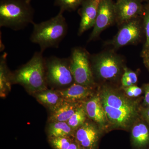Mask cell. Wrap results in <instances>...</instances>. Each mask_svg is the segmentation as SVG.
<instances>
[{
  "instance_id": "23",
  "label": "cell",
  "mask_w": 149,
  "mask_h": 149,
  "mask_svg": "<svg viewBox=\"0 0 149 149\" xmlns=\"http://www.w3.org/2000/svg\"><path fill=\"white\" fill-rule=\"evenodd\" d=\"M138 76L135 72L125 67L121 77V83L123 88L135 85L138 81Z\"/></svg>"
},
{
  "instance_id": "20",
  "label": "cell",
  "mask_w": 149,
  "mask_h": 149,
  "mask_svg": "<svg viewBox=\"0 0 149 149\" xmlns=\"http://www.w3.org/2000/svg\"><path fill=\"white\" fill-rule=\"evenodd\" d=\"M87 116V114L83 106H79L74 114L67 121V123L75 131L84 124Z\"/></svg>"
},
{
  "instance_id": "16",
  "label": "cell",
  "mask_w": 149,
  "mask_h": 149,
  "mask_svg": "<svg viewBox=\"0 0 149 149\" xmlns=\"http://www.w3.org/2000/svg\"><path fill=\"white\" fill-rule=\"evenodd\" d=\"M131 142L133 146L142 148L149 144V129L146 124L139 123L134 125L131 131Z\"/></svg>"
},
{
  "instance_id": "7",
  "label": "cell",
  "mask_w": 149,
  "mask_h": 149,
  "mask_svg": "<svg viewBox=\"0 0 149 149\" xmlns=\"http://www.w3.org/2000/svg\"><path fill=\"white\" fill-rule=\"evenodd\" d=\"M119 28L117 34L111 40L104 42V45L110 46L114 50L125 46L137 45L145 35L142 16L125 22Z\"/></svg>"
},
{
  "instance_id": "19",
  "label": "cell",
  "mask_w": 149,
  "mask_h": 149,
  "mask_svg": "<svg viewBox=\"0 0 149 149\" xmlns=\"http://www.w3.org/2000/svg\"><path fill=\"white\" fill-rule=\"evenodd\" d=\"M74 131L67 122L56 121L49 124L48 134L49 139L58 137H70L73 136Z\"/></svg>"
},
{
  "instance_id": "12",
  "label": "cell",
  "mask_w": 149,
  "mask_h": 149,
  "mask_svg": "<svg viewBox=\"0 0 149 149\" xmlns=\"http://www.w3.org/2000/svg\"><path fill=\"white\" fill-rule=\"evenodd\" d=\"M75 141L85 149H96L100 137V132L95 125L85 122L74 133Z\"/></svg>"
},
{
  "instance_id": "9",
  "label": "cell",
  "mask_w": 149,
  "mask_h": 149,
  "mask_svg": "<svg viewBox=\"0 0 149 149\" xmlns=\"http://www.w3.org/2000/svg\"><path fill=\"white\" fill-rule=\"evenodd\" d=\"M116 23L114 3L113 0H102L93 30L88 42L97 39L105 29Z\"/></svg>"
},
{
  "instance_id": "2",
  "label": "cell",
  "mask_w": 149,
  "mask_h": 149,
  "mask_svg": "<svg viewBox=\"0 0 149 149\" xmlns=\"http://www.w3.org/2000/svg\"><path fill=\"white\" fill-rule=\"evenodd\" d=\"M63 12L60 10L58 14L52 18L40 23H33L30 40L39 45L42 52L48 48H58L66 36L68 27Z\"/></svg>"
},
{
  "instance_id": "30",
  "label": "cell",
  "mask_w": 149,
  "mask_h": 149,
  "mask_svg": "<svg viewBox=\"0 0 149 149\" xmlns=\"http://www.w3.org/2000/svg\"><path fill=\"white\" fill-rule=\"evenodd\" d=\"M141 1H143V2H145L146 3V4H148L149 5V0H141Z\"/></svg>"
},
{
  "instance_id": "21",
  "label": "cell",
  "mask_w": 149,
  "mask_h": 149,
  "mask_svg": "<svg viewBox=\"0 0 149 149\" xmlns=\"http://www.w3.org/2000/svg\"><path fill=\"white\" fill-rule=\"evenodd\" d=\"M142 17L146 37V40L141 52V56L143 58L149 55V5L148 4L144 5V12Z\"/></svg>"
},
{
  "instance_id": "5",
  "label": "cell",
  "mask_w": 149,
  "mask_h": 149,
  "mask_svg": "<svg viewBox=\"0 0 149 149\" xmlns=\"http://www.w3.org/2000/svg\"><path fill=\"white\" fill-rule=\"evenodd\" d=\"M115 51L111 49L91 55L93 75L100 80H114L123 74V59Z\"/></svg>"
},
{
  "instance_id": "32",
  "label": "cell",
  "mask_w": 149,
  "mask_h": 149,
  "mask_svg": "<svg viewBox=\"0 0 149 149\" xmlns=\"http://www.w3.org/2000/svg\"><path fill=\"white\" fill-rule=\"evenodd\" d=\"M27 1H28L29 2H31V0H27Z\"/></svg>"
},
{
  "instance_id": "28",
  "label": "cell",
  "mask_w": 149,
  "mask_h": 149,
  "mask_svg": "<svg viewBox=\"0 0 149 149\" xmlns=\"http://www.w3.org/2000/svg\"><path fill=\"white\" fill-rule=\"evenodd\" d=\"M67 149H80V145L75 140L73 141Z\"/></svg>"
},
{
  "instance_id": "24",
  "label": "cell",
  "mask_w": 149,
  "mask_h": 149,
  "mask_svg": "<svg viewBox=\"0 0 149 149\" xmlns=\"http://www.w3.org/2000/svg\"><path fill=\"white\" fill-rule=\"evenodd\" d=\"M72 141L70 137H58L49 139L50 143L54 149H67Z\"/></svg>"
},
{
  "instance_id": "18",
  "label": "cell",
  "mask_w": 149,
  "mask_h": 149,
  "mask_svg": "<svg viewBox=\"0 0 149 149\" xmlns=\"http://www.w3.org/2000/svg\"><path fill=\"white\" fill-rule=\"evenodd\" d=\"M7 54L4 52L0 58V93L1 97L5 95L7 91H10L12 75L9 71L6 64Z\"/></svg>"
},
{
  "instance_id": "14",
  "label": "cell",
  "mask_w": 149,
  "mask_h": 149,
  "mask_svg": "<svg viewBox=\"0 0 149 149\" xmlns=\"http://www.w3.org/2000/svg\"><path fill=\"white\" fill-rule=\"evenodd\" d=\"M64 101L77 103L88 97L91 94V87L74 83L66 89L58 91Z\"/></svg>"
},
{
  "instance_id": "17",
  "label": "cell",
  "mask_w": 149,
  "mask_h": 149,
  "mask_svg": "<svg viewBox=\"0 0 149 149\" xmlns=\"http://www.w3.org/2000/svg\"><path fill=\"white\" fill-rule=\"evenodd\" d=\"M36 97L38 101L48 107L52 111L64 101L58 91L47 89L37 93Z\"/></svg>"
},
{
  "instance_id": "8",
  "label": "cell",
  "mask_w": 149,
  "mask_h": 149,
  "mask_svg": "<svg viewBox=\"0 0 149 149\" xmlns=\"http://www.w3.org/2000/svg\"><path fill=\"white\" fill-rule=\"evenodd\" d=\"M47 82L58 86L70 85L74 80L70 66V59L51 56L45 59Z\"/></svg>"
},
{
  "instance_id": "4",
  "label": "cell",
  "mask_w": 149,
  "mask_h": 149,
  "mask_svg": "<svg viewBox=\"0 0 149 149\" xmlns=\"http://www.w3.org/2000/svg\"><path fill=\"white\" fill-rule=\"evenodd\" d=\"M35 10L27 0H1L0 27L15 30L33 24Z\"/></svg>"
},
{
  "instance_id": "1",
  "label": "cell",
  "mask_w": 149,
  "mask_h": 149,
  "mask_svg": "<svg viewBox=\"0 0 149 149\" xmlns=\"http://www.w3.org/2000/svg\"><path fill=\"white\" fill-rule=\"evenodd\" d=\"M100 97L108 121L115 126L127 128L138 115L135 102L120 95L108 86L103 87Z\"/></svg>"
},
{
  "instance_id": "27",
  "label": "cell",
  "mask_w": 149,
  "mask_h": 149,
  "mask_svg": "<svg viewBox=\"0 0 149 149\" xmlns=\"http://www.w3.org/2000/svg\"><path fill=\"white\" fill-rule=\"evenodd\" d=\"M142 116L149 125V107L143 109L142 111Z\"/></svg>"
},
{
  "instance_id": "3",
  "label": "cell",
  "mask_w": 149,
  "mask_h": 149,
  "mask_svg": "<svg viewBox=\"0 0 149 149\" xmlns=\"http://www.w3.org/2000/svg\"><path fill=\"white\" fill-rule=\"evenodd\" d=\"M45 59L41 52H36L26 64L14 72L12 82L18 83L32 93L47 90Z\"/></svg>"
},
{
  "instance_id": "26",
  "label": "cell",
  "mask_w": 149,
  "mask_h": 149,
  "mask_svg": "<svg viewBox=\"0 0 149 149\" xmlns=\"http://www.w3.org/2000/svg\"><path fill=\"white\" fill-rule=\"evenodd\" d=\"M145 91L144 104L147 107H149V83L145 84L143 86Z\"/></svg>"
},
{
  "instance_id": "10",
  "label": "cell",
  "mask_w": 149,
  "mask_h": 149,
  "mask_svg": "<svg viewBox=\"0 0 149 149\" xmlns=\"http://www.w3.org/2000/svg\"><path fill=\"white\" fill-rule=\"evenodd\" d=\"M144 8L141 0H117L114 3L116 23L119 27L133 19L142 17Z\"/></svg>"
},
{
  "instance_id": "13",
  "label": "cell",
  "mask_w": 149,
  "mask_h": 149,
  "mask_svg": "<svg viewBox=\"0 0 149 149\" xmlns=\"http://www.w3.org/2000/svg\"><path fill=\"white\" fill-rule=\"evenodd\" d=\"M83 106L87 116L97 123L101 128H104L108 120L100 96L92 97L85 102Z\"/></svg>"
},
{
  "instance_id": "11",
  "label": "cell",
  "mask_w": 149,
  "mask_h": 149,
  "mask_svg": "<svg viewBox=\"0 0 149 149\" xmlns=\"http://www.w3.org/2000/svg\"><path fill=\"white\" fill-rule=\"evenodd\" d=\"M101 1L84 0L79 11L81 19L77 32L78 36L94 27Z\"/></svg>"
},
{
  "instance_id": "22",
  "label": "cell",
  "mask_w": 149,
  "mask_h": 149,
  "mask_svg": "<svg viewBox=\"0 0 149 149\" xmlns=\"http://www.w3.org/2000/svg\"><path fill=\"white\" fill-rule=\"evenodd\" d=\"M84 0H55L54 5L60 8V10L72 11L77 9L82 4Z\"/></svg>"
},
{
  "instance_id": "31",
  "label": "cell",
  "mask_w": 149,
  "mask_h": 149,
  "mask_svg": "<svg viewBox=\"0 0 149 149\" xmlns=\"http://www.w3.org/2000/svg\"><path fill=\"white\" fill-rule=\"evenodd\" d=\"M80 149H85L84 148H83V147L80 146Z\"/></svg>"
},
{
  "instance_id": "33",
  "label": "cell",
  "mask_w": 149,
  "mask_h": 149,
  "mask_svg": "<svg viewBox=\"0 0 149 149\" xmlns=\"http://www.w3.org/2000/svg\"><path fill=\"white\" fill-rule=\"evenodd\" d=\"M148 149H149V148H148Z\"/></svg>"
},
{
  "instance_id": "15",
  "label": "cell",
  "mask_w": 149,
  "mask_h": 149,
  "mask_svg": "<svg viewBox=\"0 0 149 149\" xmlns=\"http://www.w3.org/2000/svg\"><path fill=\"white\" fill-rule=\"evenodd\" d=\"M78 107L77 103L64 101L55 109L52 111L49 120L51 122H67L73 115Z\"/></svg>"
},
{
  "instance_id": "25",
  "label": "cell",
  "mask_w": 149,
  "mask_h": 149,
  "mask_svg": "<svg viewBox=\"0 0 149 149\" xmlns=\"http://www.w3.org/2000/svg\"><path fill=\"white\" fill-rule=\"evenodd\" d=\"M124 89L126 95L131 97H139L142 93V89L135 85Z\"/></svg>"
},
{
  "instance_id": "29",
  "label": "cell",
  "mask_w": 149,
  "mask_h": 149,
  "mask_svg": "<svg viewBox=\"0 0 149 149\" xmlns=\"http://www.w3.org/2000/svg\"><path fill=\"white\" fill-rule=\"evenodd\" d=\"M142 58H143V62L144 65L149 70V55L145 56Z\"/></svg>"
},
{
  "instance_id": "6",
  "label": "cell",
  "mask_w": 149,
  "mask_h": 149,
  "mask_svg": "<svg viewBox=\"0 0 149 149\" xmlns=\"http://www.w3.org/2000/svg\"><path fill=\"white\" fill-rule=\"evenodd\" d=\"M91 55L85 48L75 47L71 50L70 66L75 83L91 87L95 83Z\"/></svg>"
}]
</instances>
